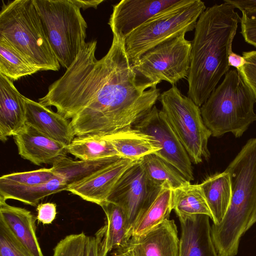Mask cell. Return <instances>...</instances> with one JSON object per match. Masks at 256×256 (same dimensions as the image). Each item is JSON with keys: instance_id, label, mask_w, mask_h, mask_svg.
<instances>
[{"instance_id": "cell-1", "label": "cell", "mask_w": 256, "mask_h": 256, "mask_svg": "<svg viewBox=\"0 0 256 256\" xmlns=\"http://www.w3.org/2000/svg\"><path fill=\"white\" fill-rule=\"evenodd\" d=\"M97 42H86L64 74L39 102L54 106L70 121L76 136L108 135L133 127L155 106L160 89L140 82L126 52L124 40L113 36L100 60Z\"/></svg>"}, {"instance_id": "cell-2", "label": "cell", "mask_w": 256, "mask_h": 256, "mask_svg": "<svg viewBox=\"0 0 256 256\" xmlns=\"http://www.w3.org/2000/svg\"><path fill=\"white\" fill-rule=\"evenodd\" d=\"M226 2L206 8L192 41L187 96L198 106L206 102L230 69L228 56L240 17Z\"/></svg>"}, {"instance_id": "cell-3", "label": "cell", "mask_w": 256, "mask_h": 256, "mask_svg": "<svg viewBox=\"0 0 256 256\" xmlns=\"http://www.w3.org/2000/svg\"><path fill=\"white\" fill-rule=\"evenodd\" d=\"M225 170L231 200L222 222L211 226V235L219 256H236L256 206V138L247 141Z\"/></svg>"}, {"instance_id": "cell-4", "label": "cell", "mask_w": 256, "mask_h": 256, "mask_svg": "<svg viewBox=\"0 0 256 256\" xmlns=\"http://www.w3.org/2000/svg\"><path fill=\"white\" fill-rule=\"evenodd\" d=\"M255 98L236 69L228 70L222 83L200 106L204 122L214 137L227 132L240 138L256 121Z\"/></svg>"}, {"instance_id": "cell-5", "label": "cell", "mask_w": 256, "mask_h": 256, "mask_svg": "<svg viewBox=\"0 0 256 256\" xmlns=\"http://www.w3.org/2000/svg\"><path fill=\"white\" fill-rule=\"evenodd\" d=\"M0 36L40 71L60 70V64L50 44L33 0L3 2Z\"/></svg>"}, {"instance_id": "cell-6", "label": "cell", "mask_w": 256, "mask_h": 256, "mask_svg": "<svg viewBox=\"0 0 256 256\" xmlns=\"http://www.w3.org/2000/svg\"><path fill=\"white\" fill-rule=\"evenodd\" d=\"M206 9L202 0H180L132 32L124 40V50L132 66L152 48L181 34L193 30Z\"/></svg>"}, {"instance_id": "cell-7", "label": "cell", "mask_w": 256, "mask_h": 256, "mask_svg": "<svg viewBox=\"0 0 256 256\" xmlns=\"http://www.w3.org/2000/svg\"><path fill=\"white\" fill-rule=\"evenodd\" d=\"M50 44L68 69L86 42V22L71 0H33Z\"/></svg>"}, {"instance_id": "cell-8", "label": "cell", "mask_w": 256, "mask_h": 256, "mask_svg": "<svg viewBox=\"0 0 256 256\" xmlns=\"http://www.w3.org/2000/svg\"><path fill=\"white\" fill-rule=\"evenodd\" d=\"M158 100L192 162L198 164L208 159V141L212 133L204 122L200 107L175 86L161 94Z\"/></svg>"}, {"instance_id": "cell-9", "label": "cell", "mask_w": 256, "mask_h": 256, "mask_svg": "<svg viewBox=\"0 0 256 256\" xmlns=\"http://www.w3.org/2000/svg\"><path fill=\"white\" fill-rule=\"evenodd\" d=\"M186 33L165 41L149 50L133 66L138 80L151 88L162 81L174 86L188 78L190 64L192 42Z\"/></svg>"}, {"instance_id": "cell-10", "label": "cell", "mask_w": 256, "mask_h": 256, "mask_svg": "<svg viewBox=\"0 0 256 256\" xmlns=\"http://www.w3.org/2000/svg\"><path fill=\"white\" fill-rule=\"evenodd\" d=\"M161 187L149 180L140 160L124 172L111 192L106 201L123 210L130 238L136 221L154 201Z\"/></svg>"}, {"instance_id": "cell-11", "label": "cell", "mask_w": 256, "mask_h": 256, "mask_svg": "<svg viewBox=\"0 0 256 256\" xmlns=\"http://www.w3.org/2000/svg\"><path fill=\"white\" fill-rule=\"evenodd\" d=\"M133 127L157 140L161 149L154 154L172 165L188 181L194 180L190 158L162 110L154 106Z\"/></svg>"}, {"instance_id": "cell-12", "label": "cell", "mask_w": 256, "mask_h": 256, "mask_svg": "<svg viewBox=\"0 0 256 256\" xmlns=\"http://www.w3.org/2000/svg\"><path fill=\"white\" fill-rule=\"evenodd\" d=\"M179 242L175 222L167 220L142 235L132 236L110 256H178Z\"/></svg>"}, {"instance_id": "cell-13", "label": "cell", "mask_w": 256, "mask_h": 256, "mask_svg": "<svg viewBox=\"0 0 256 256\" xmlns=\"http://www.w3.org/2000/svg\"><path fill=\"white\" fill-rule=\"evenodd\" d=\"M180 0H122L113 6L108 24L113 36L124 40L150 18Z\"/></svg>"}, {"instance_id": "cell-14", "label": "cell", "mask_w": 256, "mask_h": 256, "mask_svg": "<svg viewBox=\"0 0 256 256\" xmlns=\"http://www.w3.org/2000/svg\"><path fill=\"white\" fill-rule=\"evenodd\" d=\"M139 161L119 158L87 179L68 186V191L85 200L100 206L106 201L124 172Z\"/></svg>"}, {"instance_id": "cell-15", "label": "cell", "mask_w": 256, "mask_h": 256, "mask_svg": "<svg viewBox=\"0 0 256 256\" xmlns=\"http://www.w3.org/2000/svg\"><path fill=\"white\" fill-rule=\"evenodd\" d=\"M14 138L20 156L36 165H52L68 153L66 146L28 124Z\"/></svg>"}, {"instance_id": "cell-16", "label": "cell", "mask_w": 256, "mask_h": 256, "mask_svg": "<svg viewBox=\"0 0 256 256\" xmlns=\"http://www.w3.org/2000/svg\"><path fill=\"white\" fill-rule=\"evenodd\" d=\"M178 218L181 230L178 256H219L212 240L208 216Z\"/></svg>"}, {"instance_id": "cell-17", "label": "cell", "mask_w": 256, "mask_h": 256, "mask_svg": "<svg viewBox=\"0 0 256 256\" xmlns=\"http://www.w3.org/2000/svg\"><path fill=\"white\" fill-rule=\"evenodd\" d=\"M26 97L14 86L13 81L0 74V140L6 142L25 126Z\"/></svg>"}, {"instance_id": "cell-18", "label": "cell", "mask_w": 256, "mask_h": 256, "mask_svg": "<svg viewBox=\"0 0 256 256\" xmlns=\"http://www.w3.org/2000/svg\"><path fill=\"white\" fill-rule=\"evenodd\" d=\"M26 124L67 146L74 138L70 122L38 102L26 97Z\"/></svg>"}, {"instance_id": "cell-19", "label": "cell", "mask_w": 256, "mask_h": 256, "mask_svg": "<svg viewBox=\"0 0 256 256\" xmlns=\"http://www.w3.org/2000/svg\"><path fill=\"white\" fill-rule=\"evenodd\" d=\"M0 218L34 256H44L36 234L37 218L31 212L10 206L0 198Z\"/></svg>"}, {"instance_id": "cell-20", "label": "cell", "mask_w": 256, "mask_h": 256, "mask_svg": "<svg viewBox=\"0 0 256 256\" xmlns=\"http://www.w3.org/2000/svg\"><path fill=\"white\" fill-rule=\"evenodd\" d=\"M103 136L111 142L122 158L140 160L145 156L154 154L161 149L152 136L134 127Z\"/></svg>"}, {"instance_id": "cell-21", "label": "cell", "mask_w": 256, "mask_h": 256, "mask_svg": "<svg viewBox=\"0 0 256 256\" xmlns=\"http://www.w3.org/2000/svg\"><path fill=\"white\" fill-rule=\"evenodd\" d=\"M200 186L210 210L214 224L222 220L229 207L232 188L229 174L225 170L207 178Z\"/></svg>"}, {"instance_id": "cell-22", "label": "cell", "mask_w": 256, "mask_h": 256, "mask_svg": "<svg viewBox=\"0 0 256 256\" xmlns=\"http://www.w3.org/2000/svg\"><path fill=\"white\" fill-rule=\"evenodd\" d=\"M105 213V224L96 232L101 239L104 254L108 255L128 239L126 218L122 209L118 205L106 201L100 205Z\"/></svg>"}, {"instance_id": "cell-23", "label": "cell", "mask_w": 256, "mask_h": 256, "mask_svg": "<svg viewBox=\"0 0 256 256\" xmlns=\"http://www.w3.org/2000/svg\"><path fill=\"white\" fill-rule=\"evenodd\" d=\"M119 158L74 160L66 156L56 160L51 168L70 186L87 179Z\"/></svg>"}, {"instance_id": "cell-24", "label": "cell", "mask_w": 256, "mask_h": 256, "mask_svg": "<svg viewBox=\"0 0 256 256\" xmlns=\"http://www.w3.org/2000/svg\"><path fill=\"white\" fill-rule=\"evenodd\" d=\"M172 189L167 182L162 185L154 201L134 224L132 236L142 235L170 220Z\"/></svg>"}, {"instance_id": "cell-25", "label": "cell", "mask_w": 256, "mask_h": 256, "mask_svg": "<svg viewBox=\"0 0 256 256\" xmlns=\"http://www.w3.org/2000/svg\"><path fill=\"white\" fill-rule=\"evenodd\" d=\"M172 208L178 217L204 214L212 215L200 184L188 182L172 189Z\"/></svg>"}, {"instance_id": "cell-26", "label": "cell", "mask_w": 256, "mask_h": 256, "mask_svg": "<svg viewBox=\"0 0 256 256\" xmlns=\"http://www.w3.org/2000/svg\"><path fill=\"white\" fill-rule=\"evenodd\" d=\"M68 186L58 177L39 184L28 186H0V198L12 199L36 206L46 196L68 190Z\"/></svg>"}, {"instance_id": "cell-27", "label": "cell", "mask_w": 256, "mask_h": 256, "mask_svg": "<svg viewBox=\"0 0 256 256\" xmlns=\"http://www.w3.org/2000/svg\"><path fill=\"white\" fill-rule=\"evenodd\" d=\"M66 148L68 153L80 160L122 158L111 142L104 136H76Z\"/></svg>"}, {"instance_id": "cell-28", "label": "cell", "mask_w": 256, "mask_h": 256, "mask_svg": "<svg viewBox=\"0 0 256 256\" xmlns=\"http://www.w3.org/2000/svg\"><path fill=\"white\" fill-rule=\"evenodd\" d=\"M140 164L148 178L158 187L167 182L174 189L188 182L172 165L154 154L142 158Z\"/></svg>"}, {"instance_id": "cell-29", "label": "cell", "mask_w": 256, "mask_h": 256, "mask_svg": "<svg viewBox=\"0 0 256 256\" xmlns=\"http://www.w3.org/2000/svg\"><path fill=\"white\" fill-rule=\"evenodd\" d=\"M39 71L6 39L0 36V74L14 81Z\"/></svg>"}, {"instance_id": "cell-30", "label": "cell", "mask_w": 256, "mask_h": 256, "mask_svg": "<svg viewBox=\"0 0 256 256\" xmlns=\"http://www.w3.org/2000/svg\"><path fill=\"white\" fill-rule=\"evenodd\" d=\"M58 177L52 168L8 174L0 178V186H28L46 182Z\"/></svg>"}, {"instance_id": "cell-31", "label": "cell", "mask_w": 256, "mask_h": 256, "mask_svg": "<svg viewBox=\"0 0 256 256\" xmlns=\"http://www.w3.org/2000/svg\"><path fill=\"white\" fill-rule=\"evenodd\" d=\"M0 256H34L0 218Z\"/></svg>"}, {"instance_id": "cell-32", "label": "cell", "mask_w": 256, "mask_h": 256, "mask_svg": "<svg viewBox=\"0 0 256 256\" xmlns=\"http://www.w3.org/2000/svg\"><path fill=\"white\" fill-rule=\"evenodd\" d=\"M88 237L83 232L66 236L55 246L52 256H86Z\"/></svg>"}, {"instance_id": "cell-33", "label": "cell", "mask_w": 256, "mask_h": 256, "mask_svg": "<svg viewBox=\"0 0 256 256\" xmlns=\"http://www.w3.org/2000/svg\"><path fill=\"white\" fill-rule=\"evenodd\" d=\"M245 64L237 70L252 93L256 102V50L244 52Z\"/></svg>"}, {"instance_id": "cell-34", "label": "cell", "mask_w": 256, "mask_h": 256, "mask_svg": "<svg viewBox=\"0 0 256 256\" xmlns=\"http://www.w3.org/2000/svg\"><path fill=\"white\" fill-rule=\"evenodd\" d=\"M241 34L245 42L256 48V8L242 10Z\"/></svg>"}, {"instance_id": "cell-35", "label": "cell", "mask_w": 256, "mask_h": 256, "mask_svg": "<svg viewBox=\"0 0 256 256\" xmlns=\"http://www.w3.org/2000/svg\"><path fill=\"white\" fill-rule=\"evenodd\" d=\"M36 210L37 220L44 224H52L56 217V206L54 203L46 202L39 204Z\"/></svg>"}, {"instance_id": "cell-36", "label": "cell", "mask_w": 256, "mask_h": 256, "mask_svg": "<svg viewBox=\"0 0 256 256\" xmlns=\"http://www.w3.org/2000/svg\"><path fill=\"white\" fill-rule=\"evenodd\" d=\"M86 256H107L103 251L101 239L96 234L94 236L88 237Z\"/></svg>"}, {"instance_id": "cell-37", "label": "cell", "mask_w": 256, "mask_h": 256, "mask_svg": "<svg viewBox=\"0 0 256 256\" xmlns=\"http://www.w3.org/2000/svg\"><path fill=\"white\" fill-rule=\"evenodd\" d=\"M224 1L233 5L236 8H238L241 11L247 8H256V0H224Z\"/></svg>"}, {"instance_id": "cell-38", "label": "cell", "mask_w": 256, "mask_h": 256, "mask_svg": "<svg viewBox=\"0 0 256 256\" xmlns=\"http://www.w3.org/2000/svg\"><path fill=\"white\" fill-rule=\"evenodd\" d=\"M72 2L78 6L80 9L86 10L88 8H92L95 9L98 6L103 2V0H71Z\"/></svg>"}, {"instance_id": "cell-39", "label": "cell", "mask_w": 256, "mask_h": 256, "mask_svg": "<svg viewBox=\"0 0 256 256\" xmlns=\"http://www.w3.org/2000/svg\"><path fill=\"white\" fill-rule=\"evenodd\" d=\"M246 63V60L242 56L232 52L228 56V64L238 70Z\"/></svg>"}, {"instance_id": "cell-40", "label": "cell", "mask_w": 256, "mask_h": 256, "mask_svg": "<svg viewBox=\"0 0 256 256\" xmlns=\"http://www.w3.org/2000/svg\"><path fill=\"white\" fill-rule=\"evenodd\" d=\"M255 222H256V206L253 215L248 224V229H249Z\"/></svg>"}]
</instances>
